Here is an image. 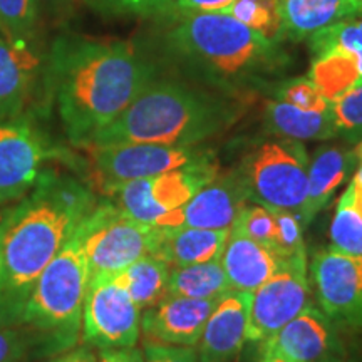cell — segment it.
Returning a JSON list of instances; mask_svg holds the SVG:
<instances>
[{"label":"cell","instance_id":"cell-31","mask_svg":"<svg viewBox=\"0 0 362 362\" xmlns=\"http://www.w3.org/2000/svg\"><path fill=\"white\" fill-rule=\"evenodd\" d=\"M337 136L349 143L362 139V84L332 103Z\"/></svg>","mask_w":362,"mask_h":362},{"label":"cell","instance_id":"cell-33","mask_svg":"<svg viewBox=\"0 0 362 362\" xmlns=\"http://www.w3.org/2000/svg\"><path fill=\"white\" fill-rule=\"evenodd\" d=\"M275 221H277V233H275L274 248L284 260L292 259L297 253L305 250L304 232L305 225L302 223L300 216L285 210H274Z\"/></svg>","mask_w":362,"mask_h":362},{"label":"cell","instance_id":"cell-36","mask_svg":"<svg viewBox=\"0 0 362 362\" xmlns=\"http://www.w3.org/2000/svg\"><path fill=\"white\" fill-rule=\"evenodd\" d=\"M144 362H200L197 347L171 346V344L148 342L143 346Z\"/></svg>","mask_w":362,"mask_h":362},{"label":"cell","instance_id":"cell-32","mask_svg":"<svg viewBox=\"0 0 362 362\" xmlns=\"http://www.w3.org/2000/svg\"><path fill=\"white\" fill-rule=\"evenodd\" d=\"M232 228L245 233L257 242L269 245L272 248L277 233V221H275V211L272 208L257 205V203L248 202L245 206L240 210Z\"/></svg>","mask_w":362,"mask_h":362},{"label":"cell","instance_id":"cell-41","mask_svg":"<svg viewBox=\"0 0 362 362\" xmlns=\"http://www.w3.org/2000/svg\"><path fill=\"white\" fill-rule=\"evenodd\" d=\"M47 362H98V357L89 346L72 347V349L54 356Z\"/></svg>","mask_w":362,"mask_h":362},{"label":"cell","instance_id":"cell-9","mask_svg":"<svg viewBox=\"0 0 362 362\" xmlns=\"http://www.w3.org/2000/svg\"><path fill=\"white\" fill-rule=\"evenodd\" d=\"M101 189L131 180L151 178L192 163L216 156L203 144L178 146L161 143H133L116 146L86 148Z\"/></svg>","mask_w":362,"mask_h":362},{"label":"cell","instance_id":"cell-42","mask_svg":"<svg viewBox=\"0 0 362 362\" xmlns=\"http://www.w3.org/2000/svg\"><path fill=\"white\" fill-rule=\"evenodd\" d=\"M260 362H293L288 359L287 356H284L282 352H279L274 347H262V359Z\"/></svg>","mask_w":362,"mask_h":362},{"label":"cell","instance_id":"cell-1","mask_svg":"<svg viewBox=\"0 0 362 362\" xmlns=\"http://www.w3.org/2000/svg\"><path fill=\"white\" fill-rule=\"evenodd\" d=\"M156 78L158 62L134 44L66 35L52 45L45 84L67 139L88 148Z\"/></svg>","mask_w":362,"mask_h":362},{"label":"cell","instance_id":"cell-28","mask_svg":"<svg viewBox=\"0 0 362 362\" xmlns=\"http://www.w3.org/2000/svg\"><path fill=\"white\" fill-rule=\"evenodd\" d=\"M221 13L233 17L267 39L284 42L280 0H233Z\"/></svg>","mask_w":362,"mask_h":362},{"label":"cell","instance_id":"cell-27","mask_svg":"<svg viewBox=\"0 0 362 362\" xmlns=\"http://www.w3.org/2000/svg\"><path fill=\"white\" fill-rule=\"evenodd\" d=\"M309 49L312 56L339 51L354 57L362 83V16L347 17L310 35Z\"/></svg>","mask_w":362,"mask_h":362},{"label":"cell","instance_id":"cell-25","mask_svg":"<svg viewBox=\"0 0 362 362\" xmlns=\"http://www.w3.org/2000/svg\"><path fill=\"white\" fill-rule=\"evenodd\" d=\"M230 288L223 265L220 260L193 264L187 267H171L168 280V296L188 298H220Z\"/></svg>","mask_w":362,"mask_h":362},{"label":"cell","instance_id":"cell-8","mask_svg":"<svg viewBox=\"0 0 362 362\" xmlns=\"http://www.w3.org/2000/svg\"><path fill=\"white\" fill-rule=\"evenodd\" d=\"M218 173V158L214 156L151 178L112 185L103 192L124 214L144 223L158 225L163 216L185 205Z\"/></svg>","mask_w":362,"mask_h":362},{"label":"cell","instance_id":"cell-14","mask_svg":"<svg viewBox=\"0 0 362 362\" xmlns=\"http://www.w3.org/2000/svg\"><path fill=\"white\" fill-rule=\"evenodd\" d=\"M45 72L47 62L30 39L12 37L0 27V123L27 116L40 84L47 90Z\"/></svg>","mask_w":362,"mask_h":362},{"label":"cell","instance_id":"cell-13","mask_svg":"<svg viewBox=\"0 0 362 362\" xmlns=\"http://www.w3.org/2000/svg\"><path fill=\"white\" fill-rule=\"evenodd\" d=\"M317 304L334 322L362 330V257L324 248L310 264Z\"/></svg>","mask_w":362,"mask_h":362},{"label":"cell","instance_id":"cell-11","mask_svg":"<svg viewBox=\"0 0 362 362\" xmlns=\"http://www.w3.org/2000/svg\"><path fill=\"white\" fill-rule=\"evenodd\" d=\"M30 116L0 123V206L16 203L34 187L47 163L62 160Z\"/></svg>","mask_w":362,"mask_h":362},{"label":"cell","instance_id":"cell-23","mask_svg":"<svg viewBox=\"0 0 362 362\" xmlns=\"http://www.w3.org/2000/svg\"><path fill=\"white\" fill-rule=\"evenodd\" d=\"M352 16L349 0H280L282 40L300 42Z\"/></svg>","mask_w":362,"mask_h":362},{"label":"cell","instance_id":"cell-5","mask_svg":"<svg viewBox=\"0 0 362 362\" xmlns=\"http://www.w3.org/2000/svg\"><path fill=\"white\" fill-rule=\"evenodd\" d=\"M88 285L89 267L78 226L39 275L17 322L33 336L37 357H54L79 342Z\"/></svg>","mask_w":362,"mask_h":362},{"label":"cell","instance_id":"cell-18","mask_svg":"<svg viewBox=\"0 0 362 362\" xmlns=\"http://www.w3.org/2000/svg\"><path fill=\"white\" fill-rule=\"evenodd\" d=\"M252 292L228 291L208 317L197 347L200 362H232L247 341Z\"/></svg>","mask_w":362,"mask_h":362},{"label":"cell","instance_id":"cell-43","mask_svg":"<svg viewBox=\"0 0 362 362\" xmlns=\"http://www.w3.org/2000/svg\"><path fill=\"white\" fill-rule=\"evenodd\" d=\"M354 153H356V158H357V165H359V166H357V171H356L354 176L357 180L362 181V139L359 143H357Z\"/></svg>","mask_w":362,"mask_h":362},{"label":"cell","instance_id":"cell-2","mask_svg":"<svg viewBox=\"0 0 362 362\" xmlns=\"http://www.w3.org/2000/svg\"><path fill=\"white\" fill-rule=\"evenodd\" d=\"M98 203L83 180L47 166L0 221V325H17L39 275Z\"/></svg>","mask_w":362,"mask_h":362},{"label":"cell","instance_id":"cell-45","mask_svg":"<svg viewBox=\"0 0 362 362\" xmlns=\"http://www.w3.org/2000/svg\"><path fill=\"white\" fill-rule=\"evenodd\" d=\"M4 211H6V208H0V221L4 218Z\"/></svg>","mask_w":362,"mask_h":362},{"label":"cell","instance_id":"cell-46","mask_svg":"<svg viewBox=\"0 0 362 362\" xmlns=\"http://www.w3.org/2000/svg\"><path fill=\"white\" fill-rule=\"evenodd\" d=\"M344 362H361V361H357V359H351V357H349V359H346Z\"/></svg>","mask_w":362,"mask_h":362},{"label":"cell","instance_id":"cell-26","mask_svg":"<svg viewBox=\"0 0 362 362\" xmlns=\"http://www.w3.org/2000/svg\"><path fill=\"white\" fill-rule=\"evenodd\" d=\"M307 76L330 103L337 101L351 89L362 84L354 57L339 51H327L312 56L310 71Z\"/></svg>","mask_w":362,"mask_h":362},{"label":"cell","instance_id":"cell-20","mask_svg":"<svg viewBox=\"0 0 362 362\" xmlns=\"http://www.w3.org/2000/svg\"><path fill=\"white\" fill-rule=\"evenodd\" d=\"M357 165L354 149L342 146H319L309 158L307 193L300 210V220L309 226L329 202L337 188L352 175Z\"/></svg>","mask_w":362,"mask_h":362},{"label":"cell","instance_id":"cell-21","mask_svg":"<svg viewBox=\"0 0 362 362\" xmlns=\"http://www.w3.org/2000/svg\"><path fill=\"white\" fill-rule=\"evenodd\" d=\"M163 238L155 257L171 267H187L193 264L220 260L228 242L230 230H206L178 226H163Z\"/></svg>","mask_w":362,"mask_h":362},{"label":"cell","instance_id":"cell-19","mask_svg":"<svg viewBox=\"0 0 362 362\" xmlns=\"http://www.w3.org/2000/svg\"><path fill=\"white\" fill-rule=\"evenodd\" d=\"M220 262L232 291L255 292L282 267L285 260L274 248L230 228L228 242Z\"/></svg>","mask_w":362,"mask_h":362},{"label":"cell","instance_id":"cell-15","mask_svg":"<svg viewBox=\"0 0 362 362\" xmlns=\"http://www.w3.org/2000/svg\"><path fill=\"white\" fill-rule=\"evenodd\" d=\"M248 203L237 170L220 171L210 183L176 210L166 214L158 226L230 230L243 206Z\"/></svg>","mask_w":362,"mask_h":362},{"label":"cell","instance_id":"cell-12","mask_svg":"<svg viewBox=\"0 0 362 362\" xmlns=\"http://www.w3.org/2000/svg\"><path fill=\"white\" fill-rule=\"evenodd\" d=\"M141 332V310L116 275L89 279L83 309V341L101 349L134 347Z\"/></svg>","mask_w":362,"mask_h":362},{"label":"cell","instance_id":"cell-22","mask_svg":"<svg viewBox=\"0 0 362 362\" xmlns=\"http://www.w3.org/2000/svg\"><path fill=\"white\" fill-rule=\"evenodd\" d=\"M264 126L269 134L297 141H325L337 136L332 107L322 112L302 111L279 99H267Z\"/></svg>","mask_w":362,"mask_h":362},{"label":"cell","instance_id":"cell-38","mask_svg":"<svg viewBox=\"0 0 362 362\" xmlns=\"http://www.w3.org/2000/svg\"><path fill=\"white\" fill-rule=\"evenodd\" d=\"M98 362H144L141 351L136 347H117V349H101Z\"/></svg>","mask_w":362,"mask_h":362},{"label":"cell","instance_id":"cell-37","mask_svg":"<svg viewBox=\"0 0 362 362\" xmlns=\"http://www.w3.org/2000/svg\"><path fill=\"white\" fill-rule=\"evenodd\" d=\"M233 0H173L171 12H221Z\"/></svg>","mask_w":362,"mask_h":362},{"label":"cell","instance_id":"cell-35","mask_svg":"<svg viewBox=\"0 0 362 362\" xmlns=\"http://www.w3.org/2000/svg\"><path fill=\"white\" fill-rule=\"evenodd\" d=\"M37 357L29 330L21 325H0V362H22Z\"/></svg>","mask_w":362,"mask_h":362},{"label":"cell","instance_id":"cell-40","mask_svg":"<svg viewBox=\"0 0 362 362\" xmlns=\"http://www.w3.org/2000/svg\"><path fill=\"white\" fill-rule=\"evenodd\" d=\"M341 200L362 218V181L352 176L351 183L347 185L346 192L342 193Z\"/></svg>","mask_w":362,"mask_h":362},{"label":"cell","instance_id":"cell-4","mask_svg":"<svg viewBox=\"0 0 362 362\" xmlns=\"http://www.w3.org/2000/svg\"><path fill=\"white\" fill-rule=\"evenodd\" d=\"M248 103L189 81L156 78L88 148L133 143L193 146L228 131Z\"/></svg>","mask_w":362,"mask_h":362},{"label":"cell","instance_id":"cell-17","mask_svg":"<svg viewBox=\"0 0 362 362\" xmlns=\"http://www.w3.org/2000/svg\"><path fill=\"white\" fill-rule=\"evenodd\" d=\"M218 298L163 297L141 317L144 341L194 347Z\"/></svg>","mask_w":362,"mask_h":362},{"label":"cell","instance_id":"cell-10","mask_svg":"<svg viewBox=\"0 0 362 362\" xmlns=\"http://www.w3.org/2000/svg\"><path fill=\"white\" fill-rule=\"evenodd\" d=\"M312 304L307 252L285 260L269 280L252 292L247 341L264 346Z\"/></svg>","mask_w":362,"mask_h":362},{"label":"cell","instance_id":"cell-34","mask_svg":"<svg viewBox=\"0 0 362 362\" xmlns=\"http://www.w3.org/2000/svg\"><path fill=\"white\" fill-rule=\"evenodd\" d=\"M34 19V0H0V27L12 37L30 39Z\"/></svg>","mask_w":362,"mask_h":362},{"label":"cell","instance_id":"cell-7","mask_svg":"<svg viewBox=\"0 0 362 362\" xmlns=\"http://www.w3.org/2000/svg\"><path fill=\"white\" fill-rule=\"evenodd\" d=\"M163 232V226L133 218L107 198L98 200L79 225L89 279L117 274L144 255H155Z\"/></svg>","mask_w":362,"mask_h":362},{"label":"cell","instance_id":"cell-16","mask_svg":"<svg viewBox=\"0 0 362 362\" xmlns=\"http://www.w3.org/2000/svg\"><path fill=\"white\" fill-rule=\"evenodd\" d=\"M274 347L293 362H344L347 346L334 322L319 305H307L262 347Z\"/></svg>","mask_w":362,"mask_h":362},{"label":"cell","instance_id":"cell-44","mask_svg":"<svg viewBox=\"0 0 362 362\" xmlns=\"http://www.w3.org/2000/svg\"><path fill=\"white\" fill-rule=\"evenodd\" d=\"M354 16H362V0H349Z\"/></svg>","mask_w":362,"mask_h":362},{"label":"cell","instance_id":"cell-39","mask_svg":"<svg viewBox=\"0 0 362 362\" xmlns=\"http://www.w3.org/2000/svg\"><path fill=\"white\" fill-rule=\"evenodd\" d=\"M116 2L124 8L141 13L170 11L173 6V0H116Z\"/></svg>","mask_w":362,"mask_h":362},{"label":"cell","instance_id":"cell-3","mask_svg":"<svg viewBox=\"0 0 362 362\" xmlns=\"http://www.w3.org/2000/svg\"><path fill=\"white\" fill-rule=\"evenodd\" d=\"M165 54L189 83L248 103L270 94L291 67L282 42L221 12H173Z\"/></svg>","mask_w":362,"mask_h":362},{"label":"cell","instance_id":"cell-6","mask_svg":"<svg viewBox=\"0 0 362 362\" xmlns=\"http://www.w3.org/2000/svg\"><path fill=\"white\" fill-rule=\"evenodd\" d=\"M235 170L248 202L300 216L309 171L304 143L270 134L253 143Z\"/></svg>","mask_w":362,"mask_h":362},{"label":"cell","instance_id":"cell-24","mask_svg":"<svg viewBox=\"0 0 362 362\" xmlns=\"http://www.w3.org/2000/svg\"><path fill=\"white\" fill-rule=\"evenodd\" d=\"M170 272L171 265L165 260L144 255L115 275L139 310H146L168 296Z\"/></svg>","mask_w":362,"mask_h":362},{"label":"cell","instance_id":"cell-30","mask_svg":"<svg viewBox=\"0 0 362 362\" xmlns=\"http://www.w3.org/2000/svg\"><path fill=\"white\" fill-rule=\"evenodd\" d=\"M330 243L336 250L362 257V218L341 198L330 221Z\"/></svg>","mask_w":362,"mask_h":362},{"label":"cell","instance_id":"cell-29","mask_svg":"<svg viewBox=\"0 0 362 362\" xmlns=\"http://www.w3.org/2000/svg\"><path fill=\"white\" fill-rule=\"evenodd\" d=\"M270 96L302 111L322 112L332 107V103L320 93L309 76L279 81L270 90Z\"/></svg>","mask_w":362,"mask_h":362}]
</instances>
